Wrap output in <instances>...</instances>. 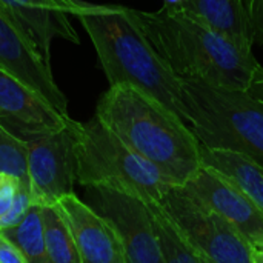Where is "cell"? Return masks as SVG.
I'll use <instances>...</instances> for the list:
<instances>
[{
    "mask_svg": "<svg viewBox=\"0 0 263 263\" xmlns=\"http://www.w3.org/2000/svg\"><path fill=\"white\" fill-rule=\"evenodd\" d=\"M2 233L17 245L26 263H51L43 234L42 206L32 205L15 227Z\"/></svg>",
    "mask_w": 263,
    "mask_h": 263,
    "instance_id": "16",
    "label": "cell"
},
{
    "mask_svg": "<svg viewBox=\"0 0 263 263\" xmlns=\"http://www.w3.org/2000/svg\"><path fill=\"white\" fill-rule=\"evenodd\" d=\"M179 234L210 263H251L253 247L219 213L174 186L159 203Z\"/></svg>",
    "mask_w": 263,
    "mask_h": 263,
    "instance_id": "6",
    "label": "cell"
},
{
    "mask_svg": "<svg viewBox=\"0 0 263 263\" xmlns=\"http://www.w3.org/2000/svg\"><path fill=\"white\" fill-rule=\"evenodd\" d=\"M156 228L162 247L163 262L165 263H210L205 257H202L176 230L171 220L165 216L159 205H149Z\"/></svg>",
    "mask_w": 263,
    "mask_h": 263,
    "instance_id": "18",
    "label": "cell"
},
{
    "mask_svg": "<svg viewBox=\"0 0 263 263\" xmlns=\"http://www.w3.org/2000/svg\"><path fill=\"white\" fill-rule=\"evenodd\" d=\"M88 205L117 230L128 263H165L154 214L145 202L105 188H86Z\"/></svg>",
    "mask_w": 263,
    "mask_h": 263,
    "instance_id": "8",
    "label": "cell"
},
{
    "mask_svg": "<svg viewBox=\"0 0 263 263\" xmlns=\"http://www.w3.org/2000/svg\"><path fill=\"white\" fill-rule=\"evenodd\" d=\"M253 42L263 46V0H243Z\"/></svg>",
    "mask_w": 263,
    "mask_h": 263,
    "instance_id": "21",
    "label": "cell"
},
{
    "mask_svg": "<svg viewBox=\"0 0 263 263\" xmlns=\"http://www.w3.org/2000/svg\"><path fill=\"white\" fill-rule=\"evenodd\" d=\"M42 220L51 263H82L72 234L54 206H42Z\"/></svg>",
    "mask_w": 263,
    "mask_h": 263,
    "instance_id": "17",
    "label": "cell"
},
{
    "mask_svg": "<svg viewBox=\"0 0 263 263\" xmlns=\"http://www.w3.org/2000/svg\"><path fill=\"white\" fill-rule=\"evenodd\" d=\"M26 142L0 123V173L17 177L29 191Z\"/></svg>",
    "mask_w": 263,
    "mask_h": 263,
    "instance_id": "20",
    "label": "cell"
},
{
    "mask_svg": "<svg viewBox=\"0 0 263 263\" xmlns=\"http://www.w3.org/2000/svg\"><path fill=\"white\" fill-rule=\"evenodd\" d=\"M0 69L11 74L60 114H68V99L54 80L49 62L29 34L0 5Z\"/></svg>",
    "mask_w": 263,
    "mask_h": 263,
    "instance_id": "9",
    "label": "cell"
},
{
    "mask_svg": "<svg viewBox=\"0 0 263 263\" xmlns=\"http://www.w3.org/2000/svg\"><path fill=\"white\" fill-rule=\"evenodd\" d=\"M136 15L154 49L180 80L247 91L260 66L254 52L242 51L179 9L163 5L157 11L136 9Z\"/></svg>",
    "mask_w": 263,
    "mask_h": 263,
    "instance_id": "3",
    "label": "cell"
},
{
    "mask_svg": "<svg viewBox=\"0 0 263 263\" xmlns=\"http://www.w3.org/2000/svg\"><path fill=\"white\" fill-rule=\"evenodd\" d=\"M0 263H26L17 245L0 231Z\"/></svg>",
    "mask_w": 263,
    "mask_h": 263,
    "instance_id": "22",
    "label": "cell"
},
{
    "mask_svg": "<svg viewBox=\"0 0 263 263\" xmlns=\"http://www.w3.org/2000/svg\"><path fill=\"white\" fill-rule=\"evenodd\" d=\"M0 5L29 34L48 62L54 40L80 42L71 23L77 0H0Z\"/></svg>",
    "mask_w": 263,
    "mask_h": 263,
    "instance_id": "13",
    "label": "cell"
},
{
    "mask_svg": "<svg viewBox=\"0 0 263 263\" xmlns=\"http://www.w3.org/2000/svg\"><path fill=\"white\" fill-rule=\"evenodd\" d=\"M225 37L237 48L253 52V37L243 0H180L174 8Z\"/></svg>",
    "mask_w": 263,
    "mask_h": 263,
    "instance_id": "14",
    "label": "cell"
},
{
    "mask_svg": "<svg viewBox=\"0 0 263 263\" xmlns=\"http://www.w3.org/2000/svg\"><path fill=\"white\" fill-rule=\"evenodd\" d=\"M54 210L69 228L82 263H128L114 225L76 193L62 197Z\"/></svg>",
    "mask_w": 263,
    "mask_h": 263,
    "instance_id": "11",
    "label": "cell"
},
{
    "mask_svg": "<svg viewBox=\"0 0 263 263\" xmlns=\"http://www.w3.org/2000/svg\"><path fill=\"white\" fill-rule=\"evenodd\" d=\"M76 173L85 188L105 186L146 205H159L174 185L148 160L128 148L96 116L76 122Z\"/></svg>",
    "mask_w": 263,
    "mask_h": 263,
    "instance_id": "5",
    "label": "cell"
},
{
    "mask_svg": "<svg viewBox=\"0 0 263 263\" xmlns=\"http://www.w3.org/2000/svg\"><path fill=\"white\" fill-rule=\"evenodd\" d=\"M69 119L29 86L0 69V123L12 134L28 140L63 128Z\"/></svg>",
    "mask_w": 263,
    "mask_h": 263,
    "instance_id": "12",
    "label": "cell"
},
{
    "mask_svg": "<svg viewBox=\"0 0 263 263\" xmlns=\"http://www.w3.org/2000/svg\"><path fill=\"white\" fill-rule=\"evenodd\" d=\"M79 18L97 52L109 86H131L159 100L188 123L180 79L143 32L136 9L77 0Z\"/></svg>",
    "mask_w": 263,
    "mask_h": 263,
    "instance_id": "1",
    "label": "cell"
},
{
    "mask_svg": "<svg viewBox=\"0 0 263 263\" xmlns=\"http://www.w3.org/2000/svg\"><path fill=\"white\" fill-rule=\"evenodd\" d=\"M28 148V183L32 205L54 206L74 193L76 173V120L55 131L25 140Z\"/></svg>",
    "mask_w": 263,
    "mask_h": 263,
    "instance_id": "7",
    "label": "cell"
},
{
    "mask_svg": "<svg viewBox=\"0 0 263 263\" xmlns=\"http://www.w3.org/2000/svg\"><path fill=\"white\" fill-rule=\"evenodd\" d=\"M188 125L200 146L240 154L263 168V103L247 91L180 80Z\"/></svg>",
    "mask_w": 263,
    "mask_h": 263,
    "instance_id": "4",
    "label": "cell"
},
{
    "mask_svg": "<svg viewBox=\"0 0 263 263\" xmlns=\"http://www.w3.org/2000/svg\"><path fill=\"white\" fill-rule=\"evenodd\" d=\"M247 92H248L251 97L257 99L259 102H262L263 103V66L262 65L256 69V72H254V76H253V80H251V83H250V86H248V89H247Z\"/></svg>",
    "mask_w": 263,
    "mask_h": 263,
    "instance_id": "23",
    "label": "cell"
},
{
    "mask_svg": "<svg viewBox=\"0 0 263 263\" xmlns=\"http://www.w3.org/2000/svg\"><path fill=\"white\" fill-rule=\"evenodd\" d=\"M202 165L219 171L231 182H234L263 211V168L248 160L247 157L222 151V149H200Z\"/></svg>",
    "mask_w": 263,
    "mask_h": 263,
    "instance_id": "15",
    "label": "cell"
},
{
    "mask_svg": "<svg viewBox=\"0 0 263 263\" xmlns=\"http://www.w3.org/2000/svg\"><path fill=\"white\" fill-rule=\"evenodd\" d=\"M183 188L227 219L251 247H263V211L228 177L202 165Z\"/></svg>",
    "mask_w": 263,
    "mask_h": 263,
    "instance_id": "10",
    "label": "cell"
},
{
    "mask_svg": "<svg viewBox=\"0 0 263 263\" xmlns=\"http://www.w3.org/2000/svg\"><path fill=\"white\" fill-rule=\"evenodd\" d=\"M251 263H263V247H253Z\"/></svg>",
    "mask_w": 263,
    "mask_h": 263,
    "instance_id": "24",
    "label": "cell"
},
{
    "mask_svg": "<svg viewBox=\"0 0 263 263\" xmlns=\"http://www.w3.org/2000/svg\"><path fill=\"white\" fill-rule=\"evenodd\" d=\"M31 206L28 188L17 177L0 173V231L15 227Z\"/></svg>",
    "mask_w": 263,
    "mask_h": 263,
    "instance_id": "19",
    "label": "cell"
},
{
    "mask_svg": "<svg viewBox=\"0 0 263 263\" xmlns=\"http://www.w3.org/2000/svg\"><path fill=\"white\" fill-rule=\"evenodd\" d=\"M96 117L174 186H185L202 168V146L190 125L142 91L109 86L97 103Z\"/></svg>",
    "mask_w": 263,
    "mask_h": 263,
    "instance_id": "2",
    "label": "cell"
}]
</instances>
